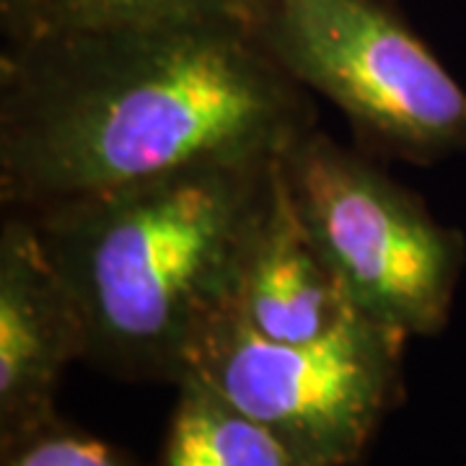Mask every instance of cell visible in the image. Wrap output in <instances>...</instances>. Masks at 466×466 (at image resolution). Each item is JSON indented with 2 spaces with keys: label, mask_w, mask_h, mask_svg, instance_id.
I'll return each mask as SVG.
<instances>
[{
  "label": "cell",
  "mask_w": 466,
  "mask_h": 466,
  "mask_svg": "<svg viewBox=\"0 0 466 466\" xmlns=\"http://www.w3.org/2000/svg\"><path fill=\"white\" fill-rule=\"evenodd\" d=\"M249 29L376 153L417 167L466 153V88L394 0H251Z\"/></svg>",
  "instance_id": "3957f363"
},
{
  "label": "cell",
  "mask_w": 466,
  "mask_h": 466,
  "mask_svg": "<svg viewBox=\"0 0 466 466\" xmlns=\"http://www.w3.org/2000/svg\"><path fill=\"white\" fill-rule=\"evenodd\" d=\"M249 5L251 0H55L39 32L213 18H241L249 24Z\"/></svg>",
  "instance_id": "9c48e42d"
},
{
  "label": "cell",
  "mask_w": 466,
  "mask_h": 466,
  "mask_svg": "<svg viewBox=\"0 0 466 466\" xmlns=\"http://www.w3.org/2000/svg\"><path fill=\"white\" fill-rule=\"evenodd\" d=\"M314 104L241 18L50 29L0 55V202L39 210L210 161L280 158Z\"/></svg>",
  "instance_id": "6da1fadb"
},
{
  "label": "cell",
  "mask_w": 466,
  "mask_h": 466,
  "mask_svg": "<svg viewBox=\"0 0 466 466\" xmlns=\"http://www.w3.org/2000/svg\"><path fill=\"white\" fill-rule=\"evenodd\" d=\"M278 158L210 161L32 218L86 334V363L125 381L177 383L192 350L231 314Z\"/></svg>",
  "instance_id": "7a4b0ae2"
},
{
  "label": "cell",
  "mask_w": 466,
  "mask_h": 466,
  "mask_svg": "<svg viewBox=\"0 0 466 466\" xmlns=\"http://www.w3.org/2000/svg\"><path fill=\"white\" fill-rule=\"evenodd\" d=\"M55 0H0L5 42H21L42 29Z\"/></svg>",
  "instance_id": "8fae6325"
},
{
  "label": "cell",
  "mask_w": 466,
  "mask_h": 466,
  "mask_svg": "<svg viewBox=\"0 0 466 466\" xmlns=\"http://www.w3.org/2000/svg\"><path fill=\"white\" fill-rule=\"evenodd\" d=\"M0 466H137L122 449L66 422H50L0 446Z\"/></svg>",
  "instance_id": "30bf717a"
},
{
  "label": "cell",
  "mask_w": 466,
  "mask_h": 466,
  "mask_svg": "<svg viewBox=\"0 0 466 466\" xmlns=\"http://www.w3.org/2000/svg\"><path fill=\"white\" fill-rule=\"evenodd\" d=\"M278 164L288 200L352 309L410 339L443 332L466 267L464 233L317 127Z\"/></svg>",
  "instance_id": "277c9868"
},
{
  "label": "cell",
  "mask_w": 466,
  "mask_h": 466,
  "mask_svg": "<svg viewBox=\"0 0 466 466\" xmlns=\"http://www.w3.org/2000/svg\"><path fill=\"white\" fill-rule=\"evenodd\" d=\"M76 300L32 218L3 208L0 223V446L57 417L70 363L84 360Z\"/></svg>",
  "instance_id": "8992f818"
},
{
  "label": "cell",
  "mask_w": 466,
  "mask_h": 466,
  "mask_svg": "<svg viewBox=\"0 0 466 466\" xmlns=\"http://www.w3.org/2000/svg\"><path fill=\"white\" fill-rule=\"evenodd\" d=\"M158 466H299L283 443L213 386L187 373L177 383Z\"/></svg>",
  "instance_id": "ba28073f"
},
{
  "label": "cell",
  "mask_w": 466,
  "mask_h": 466,
  "mask_svg": "<svg viewBox=\"0 0 466 466\" xmlns=\"http://www.w3.org/2000/svg\"><path fill=\"white\" fill-rule=\"evenodd\" d=\"M407 339L355 311L319 339L275 342L231 311L202 334L187 373L267 428L299 466H348L404 394Z\"/></svg>",
  "instance_id": "5b68a950"
},
{
  "label": "cell",
  "mask_w": 466,
  "mask_h": 466,
  "mask_svg": "<svg viewBox=\"0 0 466 466\" xmlns=\"http://www.w3.org/2000/svg\"><path fill=\"white\" fill-rule=\"evenodd\" d=\"M233 311L254 332L275 342H311L355 314L345 288L288 200L280 164Z\"/></svg>",
  "instance_id": "52a82bcc"
}]
</instances>
